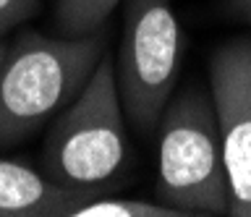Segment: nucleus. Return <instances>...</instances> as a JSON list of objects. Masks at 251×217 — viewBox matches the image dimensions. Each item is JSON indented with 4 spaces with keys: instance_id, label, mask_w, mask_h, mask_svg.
I'll list each match as a JSON object with an SVG mask.
<instances>
[{
    "instance_id": "1",
    "label": "nucleus",
    "mask_w": 251,
    "mask_h": 217,
    "mask_svg": "<svg viewBox=\"0 0 251 217\" xmlns=\"http://www.w3.org/2000/svg\"><path fill=\"white\" fill-rule=\"evenodd\" d=\"M105 29L81 37L21 32L0 60V149L26 142L74 99L105 55Z\"/></svg>"
},
{
    "instance_id": "2",
    "label": "nucleus",
    "mask_w": 251,
    "mask_h": 217,
    "mask_svg": "<svg viewBox=\"0 0 251 217\" xmlns=\"http://www.w3.org/2000/svg\"><path fill=\"white\" fill-rule=\"evenodd\" d=\"M126 128L113 58L105 52L81 92L55 115L39 170L68 189L105 193L128 157Z\"/></svg>"
},
{
    "instance_id": "3",
    "label": "nucleus",
    "mask_w": 251,
    "mask_h": 217,
    "mask_svg": "<svg viewBox=\"0 0 251 217\" xmlns=\"http://www.w3.org/2000/svg\"><path fill=\"white\" fill-rule=\"evenodd\" d=\"M157 201L188 215H230L217 115L209 92L170 97L157 126Z\"/></svg>"
},
{
    "instance_id": "4",
    "label": "nucleus",
    "mask_w": 251,
    "mask_h": 217,
    "mask_svg": "<svg viewBox=\"0 0 251 217\" xmlns=\"http://www.w3.org/2000/svg\"><path fill=\"white\" fill-rule=\"evenodd\" d=\"M123 3V32L113 60L118 95L131 128L154 136L178 87L183 32L170 0Z\"/></svg>"
},
{
    "instance_id": "5",
    "label": "nucleus",
    "mask_w": 251,
    "mask_h": 217,
    "mask_svg": "<svg viewBox=\"0 0 251 217\" xmlns=\"http://www.w3.org/2000/svg\"><path fill=\"white\" fill-rule=\"evenodd\" d=\"M209 97L220 128L230 217H251V37H233L215 48Z\"/></svg>"
},
{
    "instance_id": "6",
    "label": "nucleus",
    "mask_w": 251,
    "mask_h": 217,
    "mask_svg": "<svg viewBox=\"0 0 251 217\" xmlns=\"http://www.w3.org/2000/svg\"><path fill=\"white\" fill-rule=\"evenodd\" d=\"M94 196L100 193L60 186L24 162L0 160V217H71Z\"/></svg>"
},
{
    "instance_id": "7",
    "label": "nucleus",
    "mask_w": 251,
    "mask_h": 217,
    "mask_svg": "<svg viewBox=\"0 0 251 217\" xmlns=\"http://www.w3.org/2000/svg\"><path fill=\"white\" fill-rule=\"evenodd\" d=\"M123 0H55V26L63 37H81L105 29L110 13Z\"/></svg>"
},
{
    "instance_id": "8",
    "label": "nucleus",
    "mask_w": 251,
    "mask_h": 217,
    "mask_svg": "<svg viewBox=\"0 0 251 217\" xmlns=\"http://www.w3.org/2000/svg\"><path fill=\"white\" fill-rule=\"evenodd\" d=\"M71 217H183L162 201H141V199H115V196H94L78 204Z\"/></svg>"
},
{
    "instance_id": "9",
    "label": "nucleus",
    "mask_w": 251,
    "mask_h": 217,
    "mask_svg": "<svg viewBox=\"0 0 251 217\" xmlns=\"http://www.w3.org/2000/svg\"><path fill=\"white\" fill-rule=\"evenodd\" d=\"M39 0H0V37L37 16Z\"/></svg>"
},
{
    "instance_id": "10",
    "label": "nucleus",
    "mask_w": 251,
    "mask_h": 217,
    "mask_svg": "<svg viewBox=\"0 0 251 217\" xmlns=\"http://www.w3.org/2000/svg\"><path fill=\"white\" fill-rule=\"evenodd\" d=\"M227 5H230V11L235 16L251 21V0H227Z\"/></svg>"
},
{
    "instance_id": "11",
    "label": "nucleus",
    "mask_w": 251,
    "mask_h": 217,
    "mask_svg": "<svg viewBox=\"0 0 251 217\" xmlns=\"http://www.w3.org/2000/svg\"><path fill=\"white\" fill-rule=\"evenodd\" d=\"M5 50H8V45H3V42H0V60L5 58Z\"/></svg>"
}]
</instances>
